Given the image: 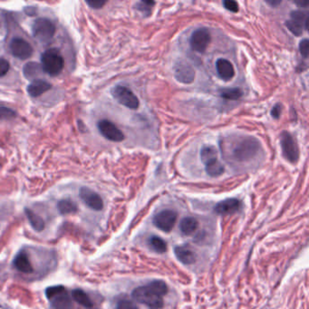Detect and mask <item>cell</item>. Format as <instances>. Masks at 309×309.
Segmentation results:
<instances>
[{
    "label": "cell",
    "instance_id": "cell-1",
    "mask_svg": "<svg viewBox=\"0 0 309 309\" xmlns=\"http://www.w3.org/2000/svg\"><path fill=\"white\" fill-rule=\"evenodd\" d=\"M168 286L164 281L154 280L147 285L140 286L134 290L132 298L149 309H162L164 296L168 293Z\"/></svg>",
    "mask_w": 309,
    "mask_h": 309
},
{
    "label": "cell",
    "instance_id": "cell-2",
    "mask_svg": "<svg viewBox=\"0 0 309 309\" xmlns=\"http://www.w3.org/2000/svg\"><path fill=\"white\" fill-rule=\"evenodd\" d=\"M260 150V144L258 140L253 137H246L237 140V144L232 148L230 156L235 162H244L253 159Z\"/></svg>",
    "mask_w": 309,
    "mask_h": 309
},
{
    "label": "cell",
    "instance_id": "cell-3",
    "mask_svg": "<svg viewBox=\"0 0 309 309\" xmlns=\"http://www.w3.org/2000/svg\"><path fill=\"white\" fill-rule=\"evenodd\" d=\"M41 66L44 71L50 76H56L63 71L64 60L56 48L48 49L41 56Z\"/></svg>",
    "mask_w": 309,
    "mask_h": 309
},
{
    "label": "cell",
    "instance_id": "cell-4",
    "mask_svg": "<svg viewBox=\"0 0 309 309\" xmlns=\"http://www.w3.org/2000/svg\"><path fill=\"white\" fill-rule=\"evenodd\" d=\"M56 26L48 18H38L32 24V33L34 38L41 43L46 44L50 42L56 34Z\"/></svg>",
    "mask_w": 309,
    "mask_h": 309
},
{
    "label": "cell",
    "instance_id": "cell-5",
    "mask_svg": "<svg viewBox=\"0 0 309 309\" xmlns=\"http://www.w3.org/2000/svg\"><path fill=\"white\" fill-rule=\"evenodd\" d=\"M112 94L116 101L128 109L136 110L140 106L138 97L128 87L116 86L112 89Z\"/></svg>",
    "mask_w": 309,
    "mask_h": 309
},
{
    "label": "cell",
    "instance_id": "cell-6",
    "mask_svg": "<svg viewBox=\"0 0 309 309\" xmlns=\"http://www.w3.org/2000/svg\"><path fill=\"white\" fill-rule=\"evenodd\" d=\"M281 150L285 159L293 164L300 160V148L294 137L288 132H283L280 136Z\"/></svg>",
    "mask_w": 309,
    "mask_h": 309
},
{
    "label": "cell",
    "instance_id": "cell-7",
    "mask_svg": "<svg viewBox=\"0 0 309 309\" xmlns=\"http://www.w3.org/2000/svg\"><path fill=\"white\" fill-rule=\"evenodd\" d=\"M286 26L296 36H302L304 30L308 29V14L300 10L292 11L290 13V20L286 22Z\"/></svg>",
    "mask_w": 309,
    "mask_h": 309
},
{
    "label": "cell",
    "instance_id": "cell-8",
    "mask_svg": "<svg viewBox=\"0 0 309 309\" xmlns=\"http://www.w3.org/2000/svg\"><path fill=\"white\" fill-rule=\"evenodd\" d=\"M178 218V214L174 210H164L154 217L152 222L160 230L170 232L174 228Z\"/></svg>",
    "mask_w": 309,
    "mask_h": 309
},
{
    "label": "cell",
    "instance_id": "cell-9",
    "mask_svg": "<svg viewBox=\"0 0 309 309\" xmlns=\"http://www.w3.org/2000/svg\"><path fill=\"white\" fill-rule=\"evenodd\" d=\"M210 40L212 36L208 29L206 28H200L196 29L192 34L190 39V44L194 51L197 53L203 54L208 48Z\"/></svg>",
    "mask_w": 309,
    "mask_h": 309
},
{
    "label": "cell",
    "instance_id": "cell-10",
    "mask_svg": "<svg viewBox=\"0 0 309 309\" xmlns=\"http://www.w3.org/2000/svg\"><path fill=\"white\" fill-rule=\"evenodd\" d=\"M97 127L102 136L107 140L120 142L126 138L124 132L112 122L106 119H102L101 121L98 122Z\"/></svg>",
    "mask_w": 309,
    "mask_h": 309
},
{
    "label": "cell",
    "instance_id": "cell-11",
    "mask_svg": "<svg viewBox=\"0 0 309 309\" xmlns=\"http://www.w3.org/2000/svg\"><path fill=\"white\" fill-rule=\"evenodd\" d=\"M10 50L14 58L20 60H26L32 56L33 48L30 44L21 38H14L11 40L10 44Z\"/></svg>",
    "mask_w": 309,
    "mask_h": 309
},
{
    "label": "cell",
    "instance_id": "cell-12",
    "mask_svg": "<svg viewBox=\"0 0 309 309\" xmlns=\"http://www.w3.org/2000/svg\"><path fill=\"white\" fill-rule=\"evenodd\" d=\"M79 196L82 200V202L84 203L88 208H92L96 212L102 210L104 208V202L101 196L91 188L87 187L80 188Z\"/></svg>",
    "mask_w": 309,
    "mask_h": 309
},
{
    "label": "cell",
    "instance_id": "cell-13",
    "mask_svg": "<svg viewBox=\"0 0 309 309\" xmlns=\"http://www.w3.org/2000/svg\"><path fill=\"white\" fill-rule=\"evenodd\" d=\"M174 76L177 79V81H179L182 84H188L194 82L195 72H194V68H192L187 62L179 61L175 64Z\"/></svg>",
    "mask_w": 309,
    "mask_h": 309
},
{
    "label": "cell",
    "instance_id": "cell-14",
    "mask_svg": "<svg viewBox=\"0 0 309 309\" xmlns=\"http://www.w3.org/2000/svg\"><path fill=\"white\" fill-rule=\"evenodd\" d=\"M242 208V202L238 198H226L216 204L214 212L220 216H227L238 212Z\"/></svg>",
    "mask_w": 309,
    "mask_h": 309
},
{
    "label": "cell",
    "instance_id": "cell-15",
    "mask_svg": "<svg viewBox=\"0 0 309 309\" xmlns=\"http://www.w3.org/2000/svg\"><path fill=\"white\" fill-rule=\"evenodd\" d=\"M216 71L218 78L225 82L230 81L235 76L233 64L225 58H218L216 61Z\"/></svg>",
    "mask_w": 309,
    "mask_h": 309
},
{
    "label": "cell",
    "instance_id": "cell-16",
    "mask_svg": "<svg viewBox=\"0 0 309 309\" xmlns=\"http://www.w3.org/2000/svg\"><path fill=\"white\" fill-rule=\"evenodd\" d=\"M13 266L16 270L24 274H30L34 271V266L30 261L28 254L24 250H21L14 256Z\"/></svg>",
    "mask_w": 309,
    "mask_h": 309
},
{
    "label": "cell",
    "instance_id": "cell-17",
    "mask_svg": "<svg viewBox=\"0 0 309 309\" xmlns=\"http://www.w3.org/2000/svg\"><path fill=\"white\" fill-rule=\"evenodd\" d=\"M174 253H175L176 258H178V260L184 265H192L197 258L194 248L188 245L175 246Z\"/></svg>",
    "mask_w": 309,
    "mask_h": 309
},
{
    "label": "cell",
    "instance_id": "cell-18",
    "mask_svg": "<svg viewBox=\"0 0 309 309\" xmlns=\"http://www.w3.org/2000/svg\"><path fill=\"white\" fill-rule=\"evenodd\" d=\"M52 88V84L42 79H34L29 84L28 92L32 97L41 96L43 94L48 92Z\"/></svg>",
    "mask_w": 309,
    "mask_h": 309
},
{
    "label": "cell",
    "instance_id": "cell-19",
    "mask_svg": "<svg viewBox=\"0 0 309 309\" xmlns=\"http://www.w3.org/2000/svg\"><path fill=\"white\" fill-rule=\"evenodd\" d=\"M50 300L54 309H71L72 308V300L66 290L54 296Z\"/></svg>",
    "mask_w": 309,
    "mask_h": 309
},
{
    "label": "cell",
    "instance_id": "cell-20",
    "mask_svg": "<svg viewBox=\"0 0 309 309\" xmlns=\"http://www.w3.org/2000/svg\"><path fill=\"white\" fill-rule=\"evenodd\" d=\"M179 227L182 234L188 236L197 230L198 227V220L194 217L184 218L180 222Z\"/></svg>",
    "mask_w": 309,
    "mask_h": 309
},
{
    "label": "cell",
    "instance_id": "cell-21",
    "mask_svg": "<svg viewBox=\"0 0 309 309\" xmlns=\"http://www.w3.org/2000/svg\"><path fill=\"white\" fill-rule=\"evenodd\" d=\"M200 160L205 166L216 162L218 160L217 150L213 146H203L200 150Z\"/></svg>",
    "mask_w": 309,
    "mask_h": 309
},
{
    "label": "cell",
    "instance_id": "cell-22",
    "mask_svg": "<svg viewBox=\"0 0 309 309\" xmlns=\"http://www.w3.org/2000/svg\"><path fill=\"white\" fill-rule=\"evenodd\" d=\"M24 212H26V215L28 218V222L31 227L33 228L36 232H40L44 230L46 224H44V222L41 216H39L38 214H36L29 208H26Z\"/></svg>",
    "mask_w": 309,
    "mask_h": 309
},
{
    "label": "cell",
    "instance_id": "cell-23",
    "mask_svg": "<svg viewBox=\"0 0 309 309\" xmlns=\"http://www.w3.org/2000/svg\"><path fill=\"white\" fill-rule=\"evenodd\" d=\"M58 210L62 215H68L76 212L78 210V206L76 203L72 202V200L63 198L58 202Z\"/></svg>",
    "mask_w": 309,
    "mask_h": 309
},
{
    "label": "cell",
    "instance_id": "cell-24",
    "mask_svg": "<svg viewBox=\"0 0 309 309\" xmlns=\"http://www.w3.org/2000/svg\"><path fill=\"white\" fill-rule=\"evenodd\" d=\"M72 300L76 303L84 306L86 308H92L94 306L92 300L89 298V296L82 290H74L72 292Z\"/></svg>",
    "mask_w": 309,
    "mask_h": 309
},
{
    "label": "cell",
    "instance_id": "cell-25",
    "mask_svg": "<svg viewBox=\"0 0 309 309\" xmlns=\"http://www.w3.org/2000/svg\"><path fill=\"white\" fill-rule=\"evenodd\" d=\"M220 96L226 100L237 101L243 96V91L240 88H238V87L223 88L220 91Z\"/></svg>",
    "mask_w": 309,
    "mask_h": 309
},
{
    "label": "cell",
    "instance_id": "cell-26",
    "mask_svg": "<svg viewBox=\"0 0 309 309\" xmlns=\"http://www.w3.org/2000/svg\"><path fill=\"white\" fill-rule=\"evenodd\" d=\"M205 170H206V172L208 176H210L212 178L220 177V175L224 174V170H225L224 166L220 164V162L218 160L214 162L212 164H210L206 165Z\"/></svg>",
    "mask_w": 309,
    "mask_h": 309
},
{
    "label": "cell",
    "instance_id": "cell-27",
    "mask_svg": "<svg viewBox=\"0 0 309 309\" xmlns=\"http://www.w3.org/2000/svg\"><path fill=\"white\" fill-rule=\"evenodd\" d=\"M149 244H150V248L157 253L162 254V253L167 252V244L162 238L156 237V236L150 238L149 240Z\"/></svg>",
    "mask_w": 309,
    "mask_h": 309
},
{
    "label": "cell",
    "instance_id": "cell-28",
    "mask_svg": "<svg viewBox=\"0 0 309 309\" xmlns=\"http://www.w3.org/2000/svg\"><path fill=\"white\" fill-rule=\"evenodd\" d=\"M40 71V66L36 63H28L26 64L24 68V74L26 78L32 79L36 76Z\"/></svg>",
    "mask_w": 309,
    "mask_h": 309
},
{
    "label": "cell",
    "instance_id": "cell-29",
    "mask_svg": "<svg viewBox=\"0 0 309 309\" xmlns=\"http://www.w3.org/2000/svg\"><path fill=\"white\" fill-rule=\"evenodd\" d=\"M154 5V1H140L136 5V8L144 14L145 16H149Z\"/></svg>",
    "mask_w": 309,
    "mask_h": 309
},
{
    "label": "cell",
    "instance_id": "cell-30",
    "mask_svg": "<svg viewBox=\"0 0 309 309\" xmlns=\"http://www.w3.org/2000/svg\"><path fill=\"white\" fill-rule=\"evenodd\" d=\"M16 116V112L13 109L0 106V121L14 119Z\"/></svg>",
    "mask_w": 309,
    "mask_h": 309
},
{
    "label": "cell",
    "instance_id": "cell-31",
    "mask_svg": "<svg viewBox=\"0 0 309 309\" xmlns=\"http://www.w3.org/2000/svg\"><path fill=\"white\" fill-rule=\"evenodd\" d=\"M66 288L63 286H50L48 290H46V295L48 300H51L54 296L58 295L59 293L64 291Z\"/></svg>",
    "mask_w": 309,
    "mask_h": 309
},
{
    "label": "cell",
    "instance_id": "cell-32",
    "mask_svg": "<svg viewBox=\"0 0 309 309\" xmlns=\"http://www.w3.org/2000/svg\"><path fill=\"white\" fill-rule=\"evenodd\" d=\"M116 309H139L132 301L129 300H121L116 304Z\"/></svg>",
    "mask_w": 309,
    "mask_h": 309
},
{
    "label": "cell",
    "instance_id": "cell-33",
    "mask_svg": "<svg viewBox=\"0 0 309 309\" xmlns=\"http://www.w3.org/2000/svg\"><path fill=\"white\" fill-rule=\"evenodd\" d=\"M300 52L301 54V56H303V58H308V54H309V41L308 39L304 38L300 42Z\"/></svg>",
    "mask_w": 309,
    "mask_h": 309
},
{
    "label": "cell",
    "instance_id": "cell-34",
    "mask_svg": "<svg viewBox=\"0 0 309 309\" xmlns=\"http://www.w3.org/2000/svg\"><path fill=\"white\" fill-rule=\"evenodd\" d=\"M223 6L226 10L230 11L232 13H237L240 10L238 8V4L236 1H232V0H227V1H224L223 2Z\"/></svg>",
    "mask_w": 309,
    "mask_h": 309
},
{
    "label": "cell",
    "instance_id": "cell-35",
    "mask_svg": "<svg viewBox=\"0 0 309 309\" xmlns=\"http://www.w3.org/2000/svg\"><path fill=\"white\" fill-rule=\"evenodd\" d=\"M10 69V64L5 58H0V78L6 76Z\"/></svg>",
    "mask_w": 309,
    "mask_h": 309
},
{
    "label": "cell",
    "instance_id": "cell-36",
    "mask_svg": "<svg viewBox=\"0 0 309 309\" xmlns=\"http://www.w3.org/2000/svg\"><path fill=\"white\" fill-rule=\"evenodd\" d=\"M281 114H282V106L280 104H276L271 110V116L274 119H278L280 117Z\"/></svg>",
    "mask_w": 309,
    "mask_h": 309
},
{
    "label": "cell",
    "instance_id": "cell-37",
    "mask_svg": "<svg viewBox=\"0 0 309 309\" xmlns=\"http://www.w3.org/2000/svg\"><path fill=\"white\" fill-rule=\"evenodd\" d=\"M86 4L92 8L100 10L106 4V2H104V1H87Z\"/></svg>",
    "mask_w": 309,
    "mask_h": 309
},
{
    "label": "cell",
    "instance_id": "cell-38",
    "mask_svg": "<svg viewBox=\"0 0 309 309\" xmlns=\"http://www.w3.org/2000/svg\"><path fill=\"white\" fill-rule=\"evenodd\" d=\"M268 3L272 6L278 5V4H280V1H271V2L268 1Z\"/></svg>",
    "mask_w": 309,
    "mask_h": 309
}]
</instances>
